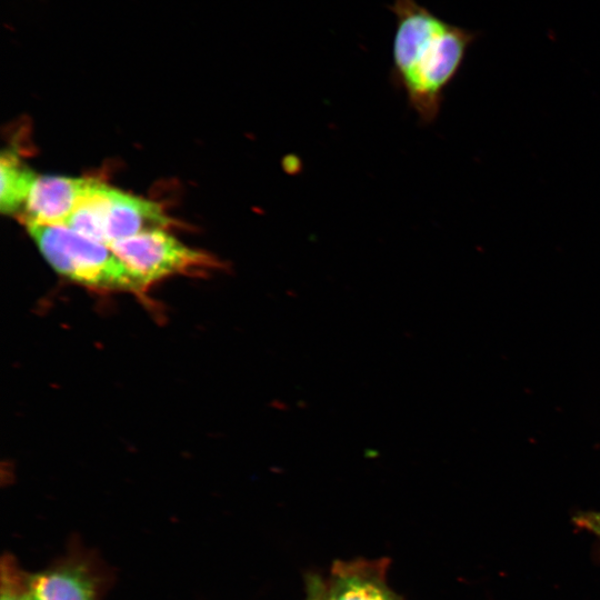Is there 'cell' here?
<instances>
[{"label": "cell", "mask_w": 600, "mask_h": 600, "mask_svg": "<svg viewBox=\"0 0 600 600\" xmlns=\"http://www.w3.org/2000/svg\"><path fill=\"white\" fill-rule=\"evenodd\" d=\"M30 594V580L23 582L14 566L9 561H2L1 566V599L0 600H28Z\"/></svg>", "instance_id": "cell-9"}, {"label": "cell", "mask_w": 600, "mask_h": 600, "mask_svg": "<svg viewBox=\"0 0 600 600\" xmlns=\"http://www.w3.org/2000/svg\"><path fill=\"white\" fill-rule=\"evenodd\" d=\"M573 522L579 528L588 530L600 539V512L587 511L577 513L573 517Z\"/></svg>", "instance_id": "cell-10"}, {"label": "cell", "mask_w": 600, "mask_h": 600, "mask_svg": "<svg viewBox=\"0 0 600 600\" xmlns=\"http://www.w3.org/2000/svg\"><path fill=\"white\" fill-rule=\"evenodd\" d=\"M101 216L107 246L138 233L166 229L171 220L162 207L106 183L101 188Z\"/></svg>", "instance_id": "cell-5"}, {"label": "cell", "mask_w": 600, "mask_h": 600, "mask_svg": "<svg viewBox=\"0 0 600 600\" xmlns=\"http://www.w3.org/2000/svg\"><path fill=\"white\" fill-rule=\"evenodd\" d=\"M310 591H311L310 600H321V594H320V588L319 587H314V583H312Z\"/></svg>", "instance_id": "cell-11"}, {"label": "cell", "mask_w": 600, "mask_h": 600, "mask_svg": "<svg viewBox=\"0 0 600 600\" xmlns=\"http://www.w3.org/2000/svg\"><path fill=\"white\" fill-rule=\"evenodd\" d=\"M28 600H37L36 597L33 596L32 591H31V587H30V594H29Z\"/></svg>", "instance_id": "cell-12"}, {"label": "cell", "mask_w": 600, "mask_h": 600, "mask_svg": "<svg viewBox=\"0 0 600 600\" xmlns=\"http://www.w3.org/2000/svg\"><path fill=\"white\" fill-rule=\"evenodd\" d=\"M47 262L63 278L97 291L143 296L150 288L107 244L64 226H26Z\"/></svg>", "instance_id": "cell-2"}, {"label": "cell", "mask_w": 600, "mask_h": 600, "mask_svg": "<svg viewBox=\"0 0 600 600\" xmlns=\"http://www.w3.org/2000/svg\"><path fill=\"white\" fill-rule=\"evenodd\" d=\"M97 182L90 178L38 176L19 217L26 226H62Z\"/></svg>", "instance_id": "cell-4"}, {"label": "cell", "mask_w": 600, "mask_h": 600, "mask_svg": "<svg viewBox=\"0 0 600 600\" xmlns=\"http://www.w3.org/2000/svg\"><path fill=\"white\" fill-rule=\"evenodd\" d=\"M37 600H94L92 581L79 567H67L30 578Z\"/></svg>", "instance_id": "cell-7"}, {"label": "cell", "mask_w": 600, "mask_h": 600, "mask_svg": "<svg viewBox=\"0 0 600 600\" xmlns=\"http://www.w3.org/2000/svg\"><path fill=\"white\" fill-rule=\"evenodd\" d=\"M0 209L7 214H20L38 174L18 156L4 152L0 161Z\"/></svg>", "instance_id": "cell-8"}, {"label": "cell", "mask_w": 600, "mask_h": 600, "mask_svg": "<svg viewBox=\"0 0 600 600\" xmlns=\"http://www.w3.org/2000/svg\"><path fill=\"white\" fill-rule=\"evenodd\" d=\"M388 8L394 16L392 83L419 120L431 123L479 33L443 20L417 0H393Z\"/></svg>", "instance_id": "cell-1"}, {"label": "cell", "mask_w": 600, "mask_h": 600, "mask_svg": "<svg viewBox=\"0 0 600 600\" xmlns=\"http://www.w3.org/2000/svg\"><path fill=\"white\" fill-rule=\"evenodd\" d=\"M110 248L149 288L171 276L221 267L213 257L187 247L164 229L138 233L112 243Z\"/></svg>", "instance_id": "cell-3"}, {"label": "cell", "mask_w": 600, "mask_h": 600, "mask_svg": "<svg viewBox=\"0 0 600 600\" xmlns=\"http://www.w3.org/2000/svg\"><path fill=\"white\" fill-rule=\"evenodd\" d=\"M321 600H398L382 580V572L368 563H339L329 588L320 587Z\"/></svg>", "instance_id": "cell-6"}]
</instances>
